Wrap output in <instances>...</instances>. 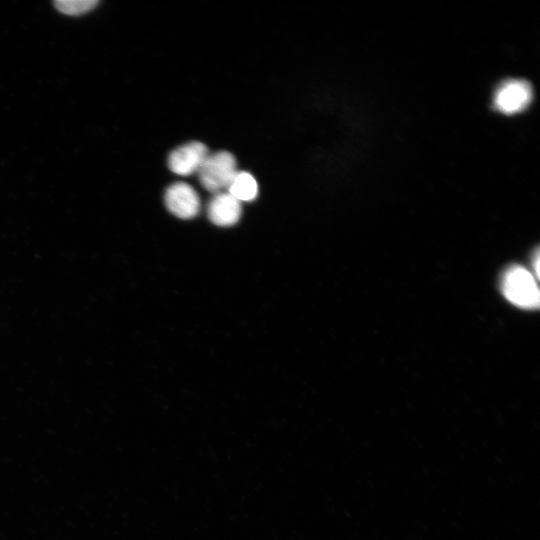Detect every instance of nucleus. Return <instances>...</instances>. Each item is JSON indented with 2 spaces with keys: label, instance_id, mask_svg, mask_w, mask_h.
Returning <instances> with one entry per match:
<instances>
[{
  "label": "nucleus",
  "instance_id": "1",
  "mask_svg": "<svg viewBox=\"0 0 540 540\" xmlns=\"http://www.w3.org/2000/svg\"><path fill=\"white\" fill-rule=\"evenodd\" d=\"M237 172L234 155L218 151L207 155L197 173L203 188L216 194L228 188Z\"/></svg>",
  "mask_w": 540,
  "mask_h": 540
},
{
  "label": "nucleus",
  "instance_id": "2",
  "mask_svg": "<svg viewBox=\"0 0 540 540\" xmlns=\"http://www.w3.org/2000/svg\"><path fill=\"white\" fill-rule=\"evenodd\" d=\"M505 297L513 304L527 309L539 305V290L532 274L523 267L509 268L502 279Z\"/></svg>",
  "mask_w": 540,
  "mask_h": 540
},
{
  "label": "nucleus",
  "instance_id": "3",
  "mask_svg": "<svg viewBox=\"0 0 540 540\" xmlns=\"http://www.w3.org/2000/svg\"><path fill=\"white\" fill-rule=\"evenodd\" d=\"M531 85L525 80L511 79L503 82L495 91L494 108L504 114L523 111L532 101Z\"/></svg>",
  "mask_w": 540,
  "mask_h": 540
},
{
  "label": "nucleus",
  "instance_id": "4",
  "mask_svg": "<svg viewBox=\"0 0 540 540\" xmlns=\"http://www.w3.org/2000/svg\"><path fill=\"white\" fill-rule=\"evenodd\" d=\"M164 202L167 209L180 219L194 218L201 207L198 193L185 182L171 184L165 191Z\"/></svg>",
  "mask_w": 540,
  "mask_h": 540
},
{
  "label": "nucleus",
  "instance_id": "5",
  "mask_svg": "<svg viewBox=\"0 0 540 540\" xmlns=\"http://www.w3.org/2000/svg\"><path fill=\"white\" fill-rule=\"evenodd\" d=\"M208 154L205 144L192 141L171 151L167 164L173 173L180 176H189L198 172Z\"/></svg>",
  "mask_w": 540,
  "mask_h": 540
},
{
  "label": "nucleus",
  "instance_id": "6",
  "mask_svg": "<svg viewBox=\"0 0 540 540\" xmlns=\"http://www.w3.org/2000/svg\"><path fill=\"white\" fill-rule=\"evenodd\" d=\"M207 213L213 224L221 227L232 226L241 217V202L236 200L228 192H219L209 201Z\"/></svg>",
  "mask_w": 540,
  "mask_h": 540
},
{
  "label": "nucleus",
  "instance_id": "7",
  "mask_svg": "<svg viewBox=\"0 0 540 540\" xmlns=\"http://www.w3.org/2000/svg\"><path fill=\"white\" fill-rule=\"evenodd\" d=\"M227 192L239 202H250L257 197L258 185L250 173L238 171L228 186Z\"/></svg>",
  "mask_w": 540,
  "mask_h": 540
},
{
  "label": "nucleus",
  "instance_id": "8",
  "mask_svg": "<svg viewBox=\"0 0 540 540\" xmlns=\"http://www.w3.org/2000/svg\"><path fill=\"white\" fill-rule=\"evenodd\" d=\"M98 4L96 0H57L54 2L57 10L67 15L87 13Z\"/></svg>",
  "mask_w": 540,
  "mask_h": 540
}]
</instances>
